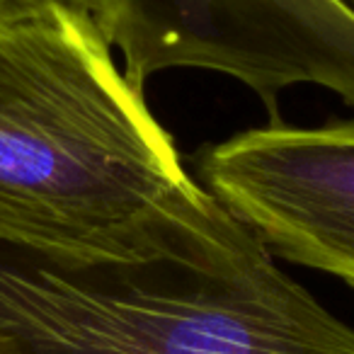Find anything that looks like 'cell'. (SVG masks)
Instances as JSON below:
<instances>
[{
    "instance_id": "6",
    "label": "cell",
    "mask_w": 354,
    "mask_h": 354,
    "mask_svg": "<svg viewBox=\"0 0 354 354\" xmlns=\"http://www.w3.org/2000/svg\"><path fill=\"white\" fill-rule=\"evenodd\" d=\"M344 3H347V6H349V8H352V10H354V0H344Z\"/></svg>"
},
{
    "instance_id": "1",
    "label": "cell",
    "mask_w": 354,
    "mask_h": 354,
    "mask_svg": "<svg viewBox=\"0 0 354 354\" xmlns=\"http://www.w3.org/2000/svg\"><path fill=\"white\" fill-rule=\"evenodd\" d=\"M0 344L12 354H354V328L192 177L114 252L0 238Z\"/></svg>"
},
{
    "instance_id": "3",
    "label": "cell",
    "mask_w": 354,
    "mask_h": 354,
    "mask_svg": "<svg viewBox=\"0 0 354 354\" xmlns=\"http://www.w3.org/2000/svg\"><path fill=\"white\" fill-rule=\"evenodd\" d=\"M197 172L272 255L354 291V117L233 133L199 153Z\"/></svg>"
},
{
    "instance_id": "2",
    "label": "cell",
    "mask_w": 354,
    "mask_h": 354,
    "mask_svg": "<svg viewBox=\"0 0 354 354\" xmlns=\"http://www.w3.org/2000/svg\"><path fill=\"white\" fill-rule=\"evenodd\" d=\"M189 183L97 22H0V238L114 252Z\"/></svg>"
},
{
    "instance_id": "4",
    "label": "cell",
    "mask_w": 354,
    "mask_h": 354,
    "mask_svg": "<svg viewBox=\"0 0 354 354\" xmlns=\"http://www.w3.org/2000/svg\"><path fill=\"white\" fill-rule=\"evenodd\" d=\"M49 10H61L73 17L97 22L102 0H0V22L22 20Z\"/></svg>"
},
{
    "instance_id": "5",
    "label": "cell",
    "mask_w": 354,
    "mask_h": 354,
    "mask_svg": "<svg viewBox=\"0 0 354 354\" xmlns=\"http://www.w3.org/2000/svg\"><path fill=\"white\" fill-rule=\"evenodd\" d=\"M0 354H12V352L8 347H3V344H0Z\"/></svg>"
}]
</instances>
